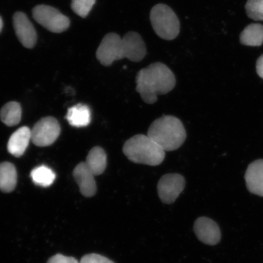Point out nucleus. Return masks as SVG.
<instances>
[{
	"label": "nucleus",
	"instance_id": "f257e3e1",
	"mask_svg": "<svg viewBox=\"0 0 263 263\" xmlns=\"http://www.w3.org/2000/svg\"><path fill=\"white\" fill-rule=\"evenodd\" d=\"M145 43L136 32L130 31L123 38L116 33H108L104 36L97 51V58L100 63L108 67L115 61L127 58L139 62L146 55Z\"/></svg>",
	"mask_w": 263,
	"mask_h": 263
},
{
	"label": "nucleus",
	"instance_id": "f03ea898",
	"mask_svg": "<svg viewBox=\"0 0 263 263\" xmlns=\"http://www.w3.org/2000/svg\"><path fill=\"white\" fill-rule=\"evenodd\" d=\"M136 90L147 104L156 103L158 95L172 91L176 84L175 76L162 62H155L141 69L136 77Z\"/></svg>",
	"mask_w": 263,
	"mask_h": 263
},
{
	"label": "nucleus",
	"instance_id": "7ed1b4c3",
	"mask_svg": "<svg viewBox=\"0 0 263 263\" xmlns=\"http://www.w3.org/2000/svg\"><path fill=\"white\" fill-rule=\"evenodd\" d=\"M147 136L159 144L164 151L178 149L186 140V133L179 118L164 115L154 121Z\"/></svg>",
	"mask_w": 263,
	"mask_h": 263
},
{
	"label": "nucleus",
	"instance_id": "20e7f679",
	"mask_svg": "<svg viewBox=\"0 0 263 263\" xmlns=\"http://www.w3.org/2000/svg\"><path fill=\"white\" fill-rule=\"evenodd\" d=\"M123 151L130 162L158 166L165 158L164 151L155 141L143 134H138L125 142Z\"/></svg>",
	"mask_w": 263,
	"mask_h": 263
},
{
	"label": "nucleus",
	"instance_id": "39448f33",
	"mask_svg": "<svg viewBox=\"0 0 263 263\" xmlns=\"http://www.w3.org/2000/svg\"><path fill=\"white\" fill-rule=\"evenodd\" d=\"M150 20L156 34L164 40L173 41L179 35V20L170 6L164 4L154 6L150 12Z\"/></svg>",
	"mask_w": 263,
	"mask_h": 263
},
{
	"label": "nucleus",
	"instance_id": "423d86ee",
	"mask_svg": "<svg viewBox=\"0 0 263 263\" xmlns=\"http://www.w3.org/2000/svg\"><path fill=\"white\" fill-rule=\"evenodd\" d=\"M33 18L48 31L63 32L70 25V19L57 9L47 5H38L32 10Z\"/></svg>",
	"mask_w": 263,
	"mask_h": 263
},
{
	"label": "nucleus",
	"instance_id": "0eeeda50",
	"mask_svg": "<svg viewBox=\"0 0 263 263\" xmlns=\"http://www.w3.org/2000/svg\"><path fill=\"white\" fill-rule=\"evenodd\" d=\"M60 134V124L55 118H43L31 130V141L37 146H48L57 141Z\"/></svg>",
	"mask_w": 263,
	"mask_h": 263
},
{
	"label": "nucleus",
	"instance_id": "6e6552de",
	"mask_svg": "<svg viewBox=\"0 0 263 263\" xmlns=\"http://www.w3.org/2000/svg\"><path fill=\"white\" fill-rule=\"evenodd\" d=\"M185 179L181 174L172 173L163 176L157 184L161 201L166 204L173 203L185 189Z\"/></svg>",
	"mask_w": 263,
	"mask_h": 263
},
{
	"label": "nucleus",
	"instance_id": "1a4fd4ad",
	"mask_svg": "<svg viewBox=\"0 0 263 263\" xmlns=\"http://www.w3.org/2000/svg\"><path fill=\"white\" fill-rule=\"evenodd\" d=\"M13 24L16 36L26 48H32L37 40V32L28 16L24 12H16L13 16Z\"/></svg>",
	"mask_w": 263,
	"mask_h": 263
},
{
	"label": "nucleus",
	"instance_id": "9d476101",
	"mask_svg": "<svg viewBox=\"0 0 263 263\" xmlns=\"http://www.w3.org/2000/svg\"><path fill=\"white\" fill-rule=\"evenodd\" d=\"M194 231L199 241L207 245H216L221 238L218 225L206 217H200L196 219L194 224Z\"/></svg>",
	"mask_w": 263,
	"mask_h": 263
},
{
	"label": "nucleus",
	"instance_id": "9b49d317",
	"mask_svg": "<svg viewBox=\"0 0 263 263\" xmlns=\"http://www.w3.org/2000/svg\"><path fill=\"white\" fill-rule=\"evenodd\" d=\"M76 182L80 187L82 195L87 197L94 196L97 193V186L95 176L85 162L78 164L73 171Z\"/></svg>",
	"mask_w": 263,
	"mask_h": 263
},
{
	"label": "nucleus",
	"instance_id": "f8f14e48",
	"mask_svg": "<svg viewBox=\"0 0 263 263\" xmlns=\"http://www.w3.org/2000/svg\"><path fill=\"white\" fill-rule=\"evenodd\" d=\"M247 189L250 193L263 197V160H256L249 164L245 173Z\"/></svg>",
	"mask_w": 263,
	"mask_h": 263
},
{
	"label": "nucleus",
	"instance_id": "ddd939ff",
	"mask_svg": "<svg viewBox=\"0 0 263 263\" xmlns=\"http://www.w3.org/2000/svg\"><path fill=\"white\" fill-rule=\"evenodd\" d=\"M31 140V130L26 126L22 127L12 134L8 141V152L16 157L24 155Z\"/></svg>",
	"mask_w": 263,
	"mask_h": 263
},
{
	"label": "nucleus",
	"instance_id": "4468645a",
	"mask_svg": "<svg viewBox=\"0 0 263 263\" xmlns=\"http://www.w3.org/2000/svg\"><path fill=\"white\" fill-rule=\"evenodd\" d=\"M66 118L72 126L86 127L91 122V111L86 105L77 104L69 108Z\"/></svg>",
	"mask_w": 263,
	"mask_h": 263
},
{
	"label": "nucleus",
	"instance_id": "2eb2a0df",
	"mask_svg": "<svg viewBox=\"0 0 263 263\" xmlns=\"http://www.w3.org/2000/svg\"><path fill=\"white\" fill-rule=\"evenodd\" d=\"M17 183V172L11 163H0V190L3 193H11Z\"/></svg>",
	"mask_w": 263,
	"mask_h": 263
},
{
	"label": "nucleus",
	"instance_id": "dca6fc26",
	"mask_svg": "<svg viewBox=\"0 0 263 263\" xmlns=\"http://www.w3.org/2000/svg\"><path fill=\"white\" fill-rule=\"evenodd\" d=\"M85 163L95 176H100L106 169L107 154L103 148L94 147L88 153Z\"/></svg>",
	"mask_w": 263,
	"mask_h": 263
},
{
	"label": "nucleus",
	"instance_id": "f3484780",
	"mask_svg": "<svg viewBox=\"0 0 263 263\" xmlns=\"http://www.w3.org/2000/svg\"><path fill=\"white\" fill-rule=\"evenodd\" d=\"M240 42L242 45L259 47L263 43V26L252 24L247 26L240 35Z\"/></svg>",
	"mask_w": 263,
	"mask_h": 263
},
{
	"label": "nucleus",
	"instance_id": "a211bd4d",
	"mask_svg": "<svg viewBox=\"0 0 263 263\" xmlns=\"http://www.w3.org/2000/svg\"><path fill=\"white\" fill-rule=\"evenodd\" d=\"M22 107L17 102H9L0 111L2 122L8 126H14L21 120Z\"/></svg>",
	"mask_w": 263,
	"mask_h": 263
},
{
	"label": "nucleus",
	"instance_id": "6ab92c4d",
	"mask_svg": "<svg viewBox=\"0 0 263 263\" xmlns=\"http://www.w3.org/2000/svg\"><path fill=\"white\" fill-rule=\"evenodd\" d=\"M31 177L35 185L42 187L51 186L54 182L55 174L51 168L45 165L39 166L32 170Z\"/></svg>",
	"mask_w": 263,
	"mask_h": 263
},
{
	"label": "nucleus",
	"instance_id": "aec40b11",
	"mask_svg": "<svg viewBox=\"0 0 263 263\" xmlns=\"http://www.w3.org/2000/svg\"><path fill=\"white\" fill-rule=\"evenodd\" d=\"M245 8L249 18L263 21V0H248Z\"/></svg>",
	"mask_w": 263,
	"mask_h": 263
},
{
	"label": "nucleus",
	"instance_id": "412c9836",
	"mask_svg": "<svg viewBox=\"0 0 263 263\" xmlns=\"http://www.w3.org/2000/svg\"><path fill=\"white\" fill-rule=\"evenodd\" d=\"M96 0H72L71 8L76 14L85 18L89 14Z\"/></svg>",
	"mask_w": 263,
	"mask_h": 263
},
{
	"label": "nucleus",
	"instance_id": "4be33fe9",
	"mask_svg": "<svg viewBox=\"0 0 263 263\" xmlns=\"http://www.w3.org/2000/svg\"><path fill=\"white\" fill-rule=\"evenodd\" d=\"M80 263H115L104 256L96 254L85 255L81 259Z\"/></svg>",
	"mask_w": 263,
	"mask_h": 263
},
{
	"label": "nucleus",
	"instance_id": "5701e85b",
	"mask_svg": "<svg viewBox=\"0 0 263 263\" xmlns=\"http://www.w3.org/2000/svg\"><path fill=\"white\" fill-rule=\"evenodd\" d=\"M47 263H80L77 259L71 256L57 254L49 259Z\"/></svg>",
	"mask_w": 263,
	"mask_h": 263
},
{
	"label": "nucleus",
	"instance_id": "b1692460",
	"mask_svg": "<svg viewBox=\"0 0 263 263\" xmlns=\"http://www.w3.org/2000/svg\"><path fill=\"white\" fill-rule=\"evenodd\" d=\"M256 69L259 77L263 79V55L256 61Z\"/></svg>",
	"mask_w": 263,
	"mask_h": 263
},
{
	"label": "nucleus",
	"instance_id": "393cba45",
	"mask_svg": "<svg viewBox=\"0 0 263 263\" xmlns=\"http://www.w3.org/2000/svg\"><path fill=\"white\" fill-rule=\"evenodd\" d=\"M3 27V20L1 17V16H0V32H2Z\"/></svg>",
	"mask_w": 263,
	"mask_h": 263
}]
</instances>
